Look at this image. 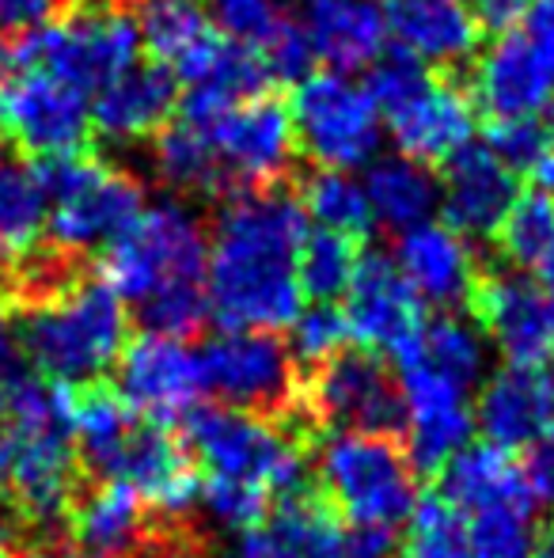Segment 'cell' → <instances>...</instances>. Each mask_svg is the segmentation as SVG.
Returning a JSON list of instances; mask_svg holds the SVG:
<instances>
[{
  "label": "cell",
  "mask_w": 554,
  "mask_h": 558,
  "mask_svg": "<svg viewBox=\"0 0 554 558\" xmlns=\"http://www.w3.org/2000/svg\"><path fill=\"white\" fill-rule=\"evenodd\" d=\"M311 221L278 186L229 194L209 232L206 296L221 331H281L304 308L296 255Z\"/></svg>",
  "instance_id": "obj_1"
},
{
  "label": "cell",
  "mask_w": 554,
  "mask_h": 558,
  "mask_svg": "<svg viewBox=\"0 0 554 558\" xmlns=\"http://www.w3.org/2000/svg\"><path fill=\"white\" fill-rule=\"evenodd\" d=\"M38 376L53 384L107 380L130 342L126 304L99 278H76L35 304H8Z\"/></svg>",
  "instance_id": "obj_2"
},
{
  "label": "cell",
  "mask_w": 554,
  "mask_h": 558,
  "mask_svg": "<svg viewBox=\"0 0 554 558\" xmlns=\"http://www.w3.org/2000/svg\"><path fill=\"white\" fill-rule=\"evenodd\" d=\"M140 58L137 20L114 0H91L46 27L0 38V76L46 69L65 84L96 96L107 81L134 69Z\"/></svg>",
  "instance_id": "obj_3"
},
{
  "label": "cell",
  "mask_w": 554,
  "mask_h": 558,
  "mask_svg": "<svg viewBox=\"0 0 554 558\" xmlns=\"http://www.w3.org/2000/svg\"><path fill=\"white\" fill-rule=\"evenodd\" d=\"M369 96L399 156L418 163H444L475 133V99L448 73H433L410 53H380L369 65Z\"/></svg>",
  "instance_id": "obj_4"
},
{
  "label": "cell",
  "mask_w": 554,
  "mask_h": 558,
  "mask_svg": "<svg viewBox=\"0 0 554 558\" xmlns=\"http://www.w3.org/2000/svg\"><path fill=\"white\" fill-rule=\"evenodd\" d=\"M46 198V240L61 255L107 247L145 209V191L134 175L111 168L99 156L69 153L30 163Z\"/></svg>",
  "instance_id": "obj_5"
},
{
  "label": "cell",
  "mask_w": 554,
  "mask_h": 558,
  "mask_svg": "<svg viewBox=\"0 0 554 558\" xmlns=\"http://www.w3.org/2000/svg\"><path fill=\"white\" fill-rule=\"evenodd\" d=\"M175 429L206 475L267 486L270 494L308 475L316 448V441L296 426L255 418L221 403H194Z\"/></svg>",
  "instance_id": "obj_6"
},
{
  "label": "cell",
  "mask_w": 554,
  "mask_h": 558,
  "mask_svg": "<svg viewBox=\"0 0 554 558\" xmlns=\"http://www.w3.org/2000/svg\"><path fill=\"white\" fill-rule=\"evenodd\" d=\"M209 232L183 202H152L99 258V281L122 304L140 308L163 289L206 286Z\"/></svg>",
  "instance_id": "obj_7"
},
{
  "label": "cell",
  "mask_w": 554,
  "mask_h": 558,
  "mask_svg": "<svg viewBox=\"0 0 554 558\" xmlns=\"http://www.w3.org/2000/svg\"><path fill=\"white\" fill-rule=\"evenodd\" d=\"M198 373L201 391L213 396V403L255 418L285 422L311 441L323 437L304 418V368L296 365L293 350L278 331H221L206 338L198 350Z\"/></svg>",
  "instance_id": "obj_8"
},
{
  "label": "cell",
  "mask_w": 554,
  "mask_h": 558,
  "mask_svg": "<svg viewBox=\"0 0 554 558\" xmlns=\"http://www.w3.org/2000/svg\"><path fill=\"white\" fill-rule=\"evenodd\" d=\"M311 475L342 521L399 529L415 513L418 471L410 468L403 437L323 434L311 448Z\"/></svg>",
  "instance_id": "obj_9"
},
{
  "label": "cell",
  "mask_w": 554,
  "mask_h": 558,
  "mask_svg": "<svg viewBox=\"0 0 554 558\" xmlns=\"http://www.w3.org/2000/svg\"><path fill=\"white\" fill-rule=\"evenodd\" d=\"M300 411L319 434H384L399 437L407 429L399 373L384 353L346 345L334 357L308 368L300 391Z\"/></svg>",
  "instance_id": "obj_10"
},
{
  "label": "cell",
  "mask_w": 554,
  "mask_h": 558,
  "mask_svg": "<svg viewBox=\"0 0 554 558\" xmlns=\"http://www.w3.org/2000/svg\"><path fill=\"white\" fill-rule=\"evenodd\" d=\"M288 118L300 153L331 171L369 168L384 141V118L369 88L342 73H308L296 81Z\"/></svg>",
  "instance_id": "obj_11"
},
{
  "label": "cell",
  "mask_w": 554,
  "mask_h": 558,
  "mask_svg": "<svg viewBox=\"0 0 554 558\" xmlns=\"http://www.w3.org/2000/svg\"><path fill=\"white\" fill-rule=\"evenodd\" d=\"M471 99L487 118L554 114V0H532L525 20L497 31L475 65Z\"/></svg>",
  "instance_id": "obj_12"
},
{
  "label": "cell",
  "mask_w": 554,
  "mask_h": 558,
  "mask_svg": "<svg viewBox=\"0 0 554 558\" xmlns=\"http://www.w3.org/2000/svg\"><path fill=\"white\" fill-rule=\"evenodd\" d=\"M183 122L198 125L209 141L221 179L229 194L267 191L285 179L296 156V133L288 107L278 96H255L244 104L217 107L206 114H178Z\"/></svg>",
  "instance_id": "obj_13"
},
{
  "label": "cell",
  "mask_w": 554,
  "mask_h": 558,
  "mask_svg": "<svg viewBox=\"0 0 554 558\" xmlns=\"http://www.w3.org/2000/svg\"><path fill=\"white\" fill-rule=\"evenodd\" d=\"M91 96L46 69L0 76V137L35 160L84 153L91 141Z\"/></svg>",
  "instance_id": "obj_14"
},
{
  "label": "cell",
  "mask_w": 554,
  "mask_h": 558,
  "mask_svg": "<svg viewBox=\"0 0 554 558\" xmlns=\"http://www.w3.org/2000/svg\"><path fill=\"white\" fill-rule=\"evenodd\" d=\"M467 312L505 365H554V296L528 270H479Z\"/></svg>",
  "instance_id": "obj_15"
},
{
  "label": "cell",
  "mask_w": 554,
  "mask_h": 558,
  "mask_svg": "<svg viewBox=\"0 0 554 558\" xmlns=\"http://www.w3.org/2000/svg\"><path fill=\"white\" fill-rule=\"evenodd\" d=\"M426 304L403 278L392 255L384 251H361L354 281L346 289V319L349 335L365 350L387 353L392 361L407 357L418 345L421 327H426Z\"/></svg>",
  "instance_id": "obj_16"
},
{
  "label": "cell",
  "mask_w": 554,
  "mask_h": 558,
  "mask_svg": "<svg viewBox=\"0 0 554 558\" xmlns=\"http://www.w3.org/2000/svg\"><path fill=\"white\" fill-rule=\"evenodd\" d=\"M114 388L134 407L137 418L178 426V418L201 396L198 350H190L183 338L140 331L130 338L114 365Z\"/></svg>",
  "instance_id": "obj_17"
},
{
  "label": "cell",
  "mask_w": 554,
  "mask_h": 558,
  "mask_svg": "<svg viewBox=\"0 0 554 558\" xmlns=\"http://www.w3.org/2000/svg\"><path fill=\"white\" fill-rule=\"evenodd\" d=\"M407 403V445L410 468L418 478H433L459 448L471 445L475 437V411L467 403V391L452 384L448 376L433 373L426 361H403L395 365Z\"/></svg>",
  "instance_id": "obj_18"
},
{
  "label": "cell",
  "mask_w": 554,
  "mask_h": 558,
  "mask_svg": "<svg viewBox=\"0 0 554 558\" xmlns=\"http://www.w3.org/2000/svg\"><path fill=\"white\" fill-rule=\"evenodd\" d=\"M239 551L251 558H346V521L308 471L270 498L267 521L239 536Z\"/></svg>",
  "instance_id": "obj_19"
},
{
  "label": "cell",
  "mask_w": 554,
  "mask_h": 558,
  "mask_svg": "<svg viewBox=\"0 0 554 558\" xmlns=\"http://www.w3.org/2000/svg\"><path fill=\"white\" fill-rule=\"evenodd\" d=\"M441 209L444 225L467 240H494L505 214L520 198V175L502 163L487 145H464L441 163Z\"/></svg>",
  "instance_id": "obj_20"
},
{
  "label": "cell",
  "mask_w": 554,
  "mask_h": 558,
  "mask_svg": "<svg viewBox=\"0 0 554 558\" xmlns=\"http://www.w3.org/2000/svg\"><path fill=\"white\" fill-rule=\"evenodd\" d=\"M152 529L145 498L122 478L84 475L69 501L61 544L76 558H126Z\"/></svg>",
  "instance_id": "obj_21"
},
{
  "label": "cell",
  "mask_w": 554,
  "mask_h": 558,
  "mask_svg": "<svg viewBox=\"0 0 554 558\" xmlns=\"http://www.w3.org/2000/svg\"><path fill=\"white\" fill-rule=\"evenodd\" d=\"M471 411L482 441L505 452H528L554 434V373L525 365L497 368L482 380Z\"/></svg>",
  "instance_id": "obj_22"
},
{
  "label": "cell",
  "mask_w": 554,
  "mask_h": 558,
  "mask_svg": "<svg viewBox=\"0 0 554 558\" xmlns=\"http://www.w3.org/2000/svg\"><path fill=\"white\" fill-rule=\"evenodd\" d=\"M433 494L464 517L497 513V509L525 517L535 513L525 463L517 460V452H505V448L490 441L459 448L433 475Z\"/></svg>",
  "instance_id": "obj_23"
},
{
  "label": "cell",
  "mask_w": 554,
  "mask_h": 558,
  "mask_svg": "<svg viewBox=\"0 0 554 558\" xmlns=\"http://www.w3.org/2000/svg\"><path fill=\"white\" fill-rule=\"evenodd\" d=\"M392 258L403 270V278L410 281V289L418 293V301L441 312L467 308L482 270L475 263L471 240L444 221H426L403 232Z\"/></svg>",
  "instance_id": "obj_24"
},
{
  "label": "cell",
  "mask_w": 554,
  "mask_h": 558,
  "mask_svg": "<svg viewBox=\"0 0 554 558\" xmlns=\"http://www.w3.org/2000/svg\"><path fill=\"white\" fill-rule=\"evenodd\" d=\"M130 12L137 20L140 50L152 53V65H163L186 88L206 76L224 46L206 0H134Z\"/></svg>",
  "instance_id": "obj_25"
},
{
  "label": "cell",
  "mask_w": 554,
  "mask_h": 558,
  "mask_svg": "<svg viewBox=\"0 0 554 558\" xmlns=\"http://www.w3.org/2000/svg\"><path fill=\"white\" fill-rule=\"evenodd\" d=\"M387 38L429 69H456L482 46V23L464 0H384Z\"/></svg>",
  "instance_id": "obj_26"
},
{
  "label": "cell",
  "mask_w": 554,
  "mask_h": 558,
  "mask_svg": "<svg viewBox=\"0 0 554 558\" xmlns=\"http://www.w3.org/2000/svg\"><path fill=\"white\" fill-rule=\"evenodd\" d=\"M296 23L327 73H361L387 43L384 0H304Z\"/></svg>",
  "instance_id": "obj_27"
},
{
  "label": "cell",
  "mask_w": 554,
  "mask_h": 558,
  "mask_svg": "<svg viewBox=\"0 0 554 558\" xmlns=\"http://www.w3.org/2000/svg\"><path fill=\"white\" fill-rule=\"evenodd\" d=\"M178 96H183V88L168 69L152 65V61L148 65L137 61L134 69L107 81L91 96V130L107 141H119V145L156 137L178 111Z\"/></svg>",
  "instance_id": "obj_28"
},
{
  "label": "cell",
  "mask_w": 554,
  "mask_h": 558,
  "mask_svg": "<svg viewBox=\"0 0 554 558\" xmlns=\"http://www.w3.org/2000/svg\"><path fill=\"white\" fill-rule=\"evenodd\" d=\"M365 198H369L372 221L384 225L387 232L403 235L410 228L433 221L441 209V183L426 163L410 156H377L365 168Z\"/></svg>",
  "instance_id": "obj_29"
},
{
  "label": "cell",
  "mask_w": 554,
  "mask_h": 558,
  "mask_svg": "<svg viewBox=\"0 0 554 558\" xmlns=\"http://www.w3.org/2000/svg\"><path fill=\"white\" fill-rule=\"evenodd\" d=\"M69 414H73V445L84 475L103 478L111 471L119 448L126 445V437L137 426L134 407L119 396V388L111 380H96L73 388Z\"/></svg>",
  "instance_id": "obj_30"
},
{
  "label": "cell",
  "mask_w": 554,
  "mask_h": 558,
  "mask_svg": "<svg viewBox=\"0 0 554 558\" xmlns=\"http://www.w3.org/2000/svg\"><path fill=\"white\" fill-rule=\"evenodd\" d=\"M46 235V198L27 163L0 160V286L20 274Z\"/></svg>",
  "instance_id": "obj_31"
},
{
  "label": "cell",
  "mask_w": 554,
  "mask_h": 558,
  "mask_svg": "<svg viewBox=\"0 0 554 558\" xmlns=\"http://www.w3.org/2000/svg\"><path fill=\"white\" fill-rule=\"evenodd\" d=\"M426 361L433 373L448 376L452 384L459 388H475V384L487 380V335L479 331V324L459 312H441V316L426 319L421 327V338L418 345L399 357L395 365L403 361Z\"/></svg>",
  "instance_id": "obj_32"
},
{
  "label": "cell",
  "mask_w": 554,
  "mask_h": 558,
  "mask_svg": "<svg viewBox=\"0 0 554 558\" xmlns=\"http://www.w3.org/2000/svg\"><path fill=\"white\" fill-rule=\"evenodd\" d=\"M152 168L163 183L183 194H206V198H224L229 194L221 168H217L213 153H209V141L201 137L198 125L183 122V118H175V122H168L156 133Z\"/></svg>",
  "instance_id": "obj_33"
},
{
  "label": "cell",
  "mask_w": 554,
  "mask_h": 558,
  "mask_svg": "<svg viewBox=\"0 0 554 558\" xmlns=\"http://www.w3.org/2000/svg\"><path fill=\"white\" fill-rule=\"evenodd\" d=\"M361 240H349L331 228H311L300 243L296 255V281H300L304 301L311 304H334L346 296L349 281H354L357 258H361Z\"/></svg>",
  "instance_id": "obj_34"
},
{
  "label": "cell",
  "mask_w": 554,
  "mask_h": 558,
  "mask_svg": "<svg viewBox=\"0 0 554 558\" xmlns=\"http://www.w3.org/2000/svg\"><path fill=\"white\" fill-rule=\"evenodd\" d=\"M296 198H300L304 214H308V221H316V228H331V232H342L349 240H361L377 225L361 179H354L349 171L319 168Z\"/></svg>",
  "instance_id": "obj_35"
},
{
  "label": "cell",
  "mask_w": 554,
  "mask_h": 558,
  "mask_svg": "<svg viewBox=\"0 0 554 558\" xmlns=\"http://www.w3.org/2000/svg\"><path fill=\"white\" fill-rule=\"evenodd\" d=\"M494 247L513 270H535L554 251V198L543 191L520 194L494 232Z\"/></svg>",
  "instance_id": "obj_36"
},
{
  "label": "cell",
  "mask_w": 554,
  "mask_h": 558,
  "mask_svg": "<svg viewBox=\"0 0 554 558\" xmlns=\"http://www.w3.org/2000/svg\"><path fill=\"white\" fill-rule=\"evenodd\" d=\"M395 558H471L467 555V517L456 513L433 490L418 494L407 536Z\"/></svg>",
  "instance_id": "obj_37"
},
{
  "label": "cell",
  "mask_w": 554,
  "mask_h": 558,
  "mask_svg": "<svg viewBox=\"0 0 554 558\" xmlns=\"http://www.w3.org/2000/svg\"><path fill=\"white\" fill-rule=\"evenodd\" d=\"M270 498H274V494H270L267 486L232 483V478H217V475H201V486H198L201 513H206L217 529L239 532V536L267 521Z\"/></svg>",
  "instance_id": "obj_38"
},
{
  "label": "cell",
  "mask_w": 554,
  "mask_h": 558,
  "mask_svg": "<svg viewBox=\"0 0 554 558\" xmlns=\"http://www.w3.org/2000/svg\"><path fill=\"white\" fill-rule=\"evenodd\" d=\"M554 137V114L487 118V148L513 171H532Z\"/></svg>",
  "instance_id": "obj_39"
},
{
  "label": "cell",
  "mask_w": 554,
  "mask_h": 558,
  "mask_svg": "<svg viewBox=\"0 0 554 558\" xmlns=\"http://www.w3.org/2000/svg\"><path fill=\"white\" fill-rule=\"evenodd\" d=\"M349 342H354V335H349V319L338 304H308V308H300V316L293 319V331H288V350H293L300 368H316L319 361L334 357Z\"/></svg>",
  "instance_id": "obj_40"
},
{
  "label": "cell",
  "mask_w": 554,
  "mask_h": 558,
  "mask_svg": "<svg viewBox=\"0 0 554 558\" xmlns=\"http://www.w3.org/2000/svg\"><path fill=\"white\" fill-rule=\"evenodd\" d=\"M217 31L232 43L259 53L274 38V31L288 20L281 0H206Z\"/></svg>",
  "instance_id": "obj_41"
},
{
  "label": "cell",
  "mask_w": 554,
  "mask_h": 558,
  "mask_svg": "<svg viewBox=\"0 0 554 558\" xmlns=\"http://www.w3.org/2000/svg\"><path fill=\"white\" fill-rule=\"evenodd\" d=\"M532 517L509 513H479L467 517V555L471 558H528L532 555Z\"/></svg>",
  "instance_id": "obj_42"
},
{
  "label": "cell",
  "mask_w": 554,
  "mask_h": 558,
  "mask_svg": "<svg viewBox=\"0 0 554 558\" xmlns=\"http://www.w3.org/2000/svg\"><path fill=\"white\" fill-rule=\"evenodd\" d=\"M126 558H213L206 532L190 521H156Z\"/></svg>",
  "instance_id": "obj_43"
},
{
  "label": "cell",
  "mask_w": 554,
  "mask_h": 558,
  "mask_svg": "<svg viewBox=\"0 0 554 558\" xmlns=\"http://www.w3.org/2000/svg\"><path fill=\"white\" fill-rule=\"evenodd\" d=\"M73 0H0V31L4 35H23V31L46 27L61 20V12Z\"/></svg>",
  "instance_id": "obj_44"
},
{
  "label": "cell",
  "mask_w": 554,
  "mask_h": 558,
  "mask_svg": "<svg viewBox=\"0 0 554 558\" xmlns=\"http://www.w3.org/2000/svg\"><path fill=\"white\" fill-rule=\"evenodd\" d=\"M399 529L392 524H349L346 558H395L399 555Z\"/></svg>",
  "instance_id": "obj_45"
},
{
  "label": "cell",
  "mask_w": 554,
  "mask_h": 558,
  "mask_svg": "<svg viewBox=\"0 0 554 558\" xmlns=\"http://www.w3.org/2000/svg\"><path fill=\"white\" fill-rule=\"evenodd\" d=\"M520 463H525V475H528V486H532L535 506H540V501L554 506V434L528 448V456Z\"/></svg>",
  "instance_id": "obj_46"
},
{
  "label": "cell",
  "mask_w": 554,
  "mask_h": 558,
  "mask_svg": "<svg viewBox=\"0 0 554 558\" xmlns=\"http://www.w3.org/2000/svg\"><path fill=\"white\" fill-rule=\"evenodd\" d=\"M528 8H532V0H471V12L482 23V31L513 27V23L525 20Z\"/></svg>",
  "instance_id": "obj_47"
},
{
  "label": "cell",
  "mask_w": 554,
  "mask_h": 558,
  "mask_svg": "<svg viewBox=\"0 0 554 558\" xmlns=\"http://www.w3.org/2000/svg\"><path fill=\"white\" fill-rule=\"evenodd\" d=\"M15 558H76V555L61 539H30V544H23L15 551Z\"/></svg>",
  "instance_id": "obj_48"
},
{
  "label": "cell",
  "mask_w": 554,
  "mask_h": 558,
  "mask_svg": "<svg viewBox=\"0 0 554 558\" xmlns=\"http://www.w3.org/2000/svg\"><path fill=\"white\" fill-rule=\"evenodd\" d=\"M532 179H535V186H540L543 194H551V198H554V137H551L547 153L540 156V163L532 168Z\"/></svg>",
  "instance_id": "obj_49"
},
{
  "label": "cell",
  "mask_w": 554,
  "mask_h": 558,
  "mask_svg": "<svg viewBox=\"0 0 554 558\" xmlns=\"http://www.w3.org/2000/svg\"><path fill=\"white\" fill-rule=\"evenodd\" d=\"M528 558H554V524H543L532 536V555Z\"/></svg>",
  "instance_id": "obj_50"
},
{
  "label": "cell",
  "mask_w": 554,
  "mask_h": 558,
  "mask_svg": "<svg viewBox=\"0 0 554 558\" xmlns=\"http://www.w3.org/2000/svg\"><path fill=\"white\" fill-rule=\"evenodd\" d=\"M23 544H27V539H23L12 524L0 521V558H15V551H20Z\"/></svg>",
  "instance_id": "obj_51"
},
{
  "label": "cell",
  "mask_w": 554,
  "mask_h": 558,
  "mask_svg": "<svg viewBox=\"0 0 554 558\" xmlns=\"http://www.w3.org/2000/svg\"><path fill=\"white\" fill-rule=\"evenodd\" d=\"M535 281H540V286L554 296V251H551L547 258H543L540 266H535Z\"/></svg>",
  "instance_id": "obj_52"
},
{
  "label": "cell",
  "mask_w": 554,
  "mask_h": 558,
  "mask_svg": "<svg viewBox=\"0 0 554 558\" xmlns=\"http://www.w3.org/2000/svg\"><path fill=\"white\" fill-rule=\"evenodd\" d=\"M224 558H251V555H244V551H239V547H236V551H232V555H224Z\"/></svg>",
  "instance_id": "obj_53"
}]
</instances>
